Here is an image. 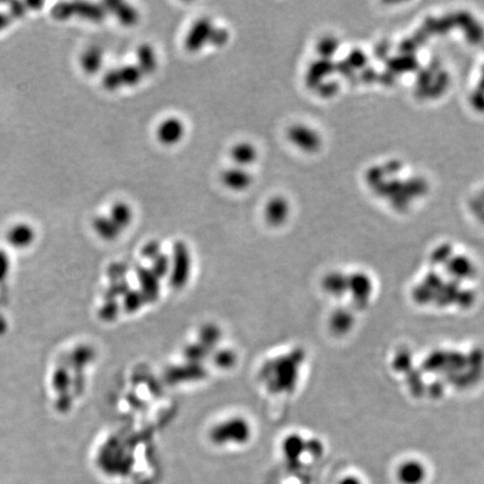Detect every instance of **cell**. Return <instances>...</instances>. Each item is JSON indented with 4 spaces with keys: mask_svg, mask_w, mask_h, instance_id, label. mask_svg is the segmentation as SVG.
<instances>
[{
    "mask_svg": "<svg viewBox=\"0 0 484 484\" xmlns=\"http://www.w3.org/2000/svg\"><path fill=\"white\" fill-rule=\"evenodd\" d=\"M34 239L32 228L26 224H19L11 229L9 241L15 247H26Z\"/></svg>",
    "mask_w": 484,
    "mask_h": 484,
    "instance_id": "19",
    "label": "cell"
},
{
    "mask_svg": "<svg viewBox=\"0 0 484 484\" xmlns=\"http://www.w3.org/2000/svg\"><path fill=\"white\" fill-rule=\"evenodd\" d=\"M253 177L247 169L233 166L224 169L221 173V182L226 189L236 192L247 190L253 184Z\"/></svg>",
    "mask_w": 484,
    "mask_h": 484,
    "instance_id": "9",
    "label": "cell"
},
{
    "mask_svg": "<svg viewBox=\"0 0 484 484\" xmlns=\"http://www.w3.org/2000/svg\"><path fill=\"white\" fill-rule=\"evenodd\" d=\"M415 307L429 313L464 314L473 311L480 298V268L472 253L456 243L433 248L408 287Z\"/></svg>",
    "mask_w": 484,
    "mask_h": 484,
    "instance_id": "2",
    "label": "cell"
},
{
    "mask_svg": "<svg viewBox=\"0 0 484 484\" xmlns=\"http://www.w3.org/2000/svg\"><path fill=\"white\" fill-rule=\"evenodd\" d=\"M109 218L118 226L119 229L122 230L132 223V219H134V211L128 203L124 202V201H118L111 208Z\"/></svg>",
    "mask_w": 484,
    "mask_h": 484,
    "instance_id": "14",
    "label": "cell"
},
{
    "mask_svg": "<svg viewBox=\"0 0 484 484\" xmlns=\"http://www.w3.org/2000/svg\"><path fill=\"white\" fill-rule=\"evenodd\" d=\"M287 137L293 145L304 152H315L321 145L320 135L305 125H293L287 132Z\"/></svg>",
    "mask_w": 484,
    "mask_h": 484,
    "instance_id": "7",
    "label": "cell"
},
{
    "mask_svg": "<svg viewBox=\"0 0 484 484\" xmlns=\"http://www.w3.org/2000/svg\"><path fill=\"white\" fill-rule=\"evenodd\" d=\"M102 51L97 46L88 48L81 58V65L87 73L95 74L102 68Z\"/></svg>",
    "mask_w": 484,
    "mask_h": 484,
    "instance_id": "15",
    "label": "cell"
},
{
    "mask_svg": "<svg viewBox=\"0 0 484 484\" xmlns=\"http://www.w3.org/2000/svg\"><path fill=\"white\" fill-rule=\"evenodd\" d=\"M137 66L145 75L154 73L157 69L158 58L155 48L149 44H142L137 50Z\"/></svg>",
    "mask_w": 484,
    "mask_h": 484,
    "instance_id": "13",
    "label": "cell"
},
{
    "mask_svg": "<svg viewBox=\"0 0 484 484\" xmlns=\"http://www.w3.org/2000/svg\"><path fill=\"white\" fill-rule=\"evenodd\" d=\"M40 6H42V3H31V1H28V3L14 4L11 11L0 13V31L9 26L14 19L23 16L29 9H37Z\"/></svg>",
    "mask_w": 484,
    "mask_h": 484,
    "instance_id": "16",
    "label": "cell"
},
{
    "mask_svg": "<svg viewBox=\"0 0 484 484\" xmlns=\"http://www.w3.org/2000/svg\"><path fill=\"white\" fill-rule=\"evenodd\" d=\"M185 135V125L183 120L177 117H169L158 125L156 130L158 142L165 146L179 144Z\"/></svg>",
    "mask_w": 484,
    "mask_h": 484,
    "instance_id": "8",
    "label": "cell"
},
{
    "mask_svg": "<svg viewBox=\"0 0 484 484\" xmlns=\"http://www.w3.org/2000/svg\"><path fill=\"white\" fill-rule=\"evenodd\" d=\"M103 87L109 91H115V90L120 89L121 85L120 78H119L118 69L110 70L107 72L103 77Z\"/></svg>",
    "mask_w": 484,
    "mask_h": 484,
    "instance_id": "21",
    "label": "cell"
},
{
    "mask_svg": "<svg viewBox=\"0 0 484 484\" xmlns=\"http://www.w3.org/2000/svg\"><path fill=\"white\" fill-rule=\"evenodd\" d=\"M337 484H363V482L359 479L358 476L347 475L340 480Z\"/></svg>",
    "mask_w": 484,
    "mask_h": 484,
    "instance_id": "22",
    "label": "cell"
},
{
    "mask_svg": "<svg viewBox=\"0 0 484 484\" xmlns=\"http://www.w3.org/2000/svg\"><path fill=\"white\" fill-rule=\"evenodd\" d=\"M389 367L411 397L441 400L472 391L483 382L484 349L443 343L421 352L403 345L392 353Z\"/></svg>",
    "mask_w": 484,
    "mask_h": 484,
    "instance_id": "1",
    "label": "cell"
},
{
    "mask_svg": "<svg viewBox=\"0 0 484 484\" xmlns=\"http://www.w3.org/2000/svg\"><path fill=\"white\" fill-rule=\"evenodd\" d=\"M119 78L122 87H136L142 82L144 74L135 64L118 68Z\"/></svg>",
    "mask_w": 484,
    "mask_h": 484,
    "instance_id": "18",
    "label": "cell"
},
{
    "mask_svg": "<svg viewBox=\"0 0 484 484\" xmlns=\"http://www.w3.org/2000/svg\"><path fill=\"white\" fill-rule=\"evenodd\" d=\"M229 32L226 28L214 26L212 34H211L210 41H209V44L220 48V46H224L228 43V41H229Z\"/></svg>",
    "mask_w": 484,
    "mask_h": 484,
    "instance_id": "20",
    "label": "cell"
},
{
    "mask_svg": "<svg viewBox=\"0 0 484 484\" xmlns=\"http://www.w3.org/2000/svg\"><path fill=\"white\" fill-rule=\"evenodd\" d=\"M105 5V11L112 13L122 25L134 26L140 21V14L128 4L122 1H108Z\"/></svg>",
    "mask_w": 484,
    "mask_h": 484,
    "instance_id": "12",
    "label": "cell"
},
{
    "mask_svg": "<svg viewBox=\"0 0 484 484\" xmlns=\"http://www.w3.org/2000/svg\"><path fill=\"white\" fill-rule=\"evenodd\" d=\"M93 228L103 239L112 240L118 237L121 230L109 216H98L93 221Z\"/></svg>",
    "mask_w": 484,
    "mask_h": 484,
    "instance_id": "17",
    "label": "cell"
},
{
    "mask_svg": "<svg viewBox=\"0 0 484 484\" xmlns=\"http://www.w3.org/2000/svg\"><path fill=\"white\" fill-rule=\"evenodd\" d=\"M290 202L284 196L271 198L265 206V219L271 226H280L286 221L290 216Z\"/></svg>",
    "mask_w": 484,
    "mask_h": 484,
    "instance_id": "10",
    "label": "cell"
},
{
    "mask_svg": "<svg viewBox=\"0 0 484 484\" xmlns=\"http://www.w3.org/2000/svg\"><path fill=\"white\" fill-rule=\"evenodd\" d=\"M214 25L208 17L198 19L191 27L184 40V46L190 53H196L209 44Z\"/></svg>",
    "mask_w": 484,
    "mask_h": 484,
    "instance_id": "5",
    "label": "cell"
},
{
    "mask_svg": "<svg viewBox=\"0 0 484 484\" xmlns=\"http://www.w3.org/2000/svg\"><path fill=\"white\" fill-rule=\"evenodd\" d=\"M105 14L107 11L105 7L90 3L60 4L53 9V15L58 19H68L69 17L77 15L81 19L95 21V23L103 21Z\"/></svg>",
    "mask_w": 484,
    "mask_h": 484,
    "instance_id": "4",
    "label": "cell"
},
{
    "mask_svg": "<svg viewBox=\"0 0 484 484\" xmlns=\"http://www.w3.org/2000/svg\"><path fill=\"white\" fill-rule=\"evenodd\" d=\"M427 474L426 464L416 458L401 461L396 468V478L400 484H423Z\"/></svg>",
    "mask_w": 484,
    "mask_h": 484,
    "instance_id": "6",
    "label": "cell"
},
{
    "mask_svg": "<svg viewBox=\"0 0 484 484\" xmlns=\"http://www.w3.org/2000/svg\"><path fill=\"white\" fill-rule=\"evenodd\" d=\"M321 290L333 307L361 315L376 300L378 283L366 268H333L322 278Z\"/></svg>",
    "mask_w": 484,
    "mask_h": 484,
    "instance_id": "3",
    "label": "cell"
},
{
    "mask_svg": "<svg viewBox=\"0 0 484 484\" xmlns=\"http://www.w3.org/2000/svg\"><path fill=\"white\" fill-rule=\"evenodd\" d=\"M230 157H231L236 166L239 167H247L255 163L258 158V149L251 142H239L234 144L230 149Z\"/></svg>",
    "mask_w": 484,
    "mask_h": 484,
    "instance_id": "11",
    "label": "cell"
}]
</instances>
